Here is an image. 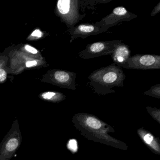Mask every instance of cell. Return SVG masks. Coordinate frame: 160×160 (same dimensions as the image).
Here are the masks:
<instances>
[{"label": "cell", "instance_id": "52a82bcc", "mask_svg": "<svg viewBox=\"0 0 160 160\" xmlns=\"http://www.w3.org/2000/svg\"><path fill=\"white\" fill-rule=\"evenodd\" d=\"M71 36L70 42L78 38L86 39L91 35H97L107 31L105 29L96 26L95 24L83 23L69 29Z\"/></svg>", "mask_w": 160, "mask_h": 160}, {"label": "cell", "instance_id": "5bb4252c", "mask_svg": "<svg viewBox=\"0 0 160 160\" xmlns=\"http://www.w3.org/2000/svg\"><path fill=\"white\" fill-rule=\"evenodd\" d=\"M69 147L70 149L74 151L76 150L77 149V142L76 140L73 139L70 140L69 143Z\"/></svg>", "mask_w": 160, "mask_h": 160}, {"label": "cell", "instance_id": "d6986e66", "mask_svg": "<svg viewBox=\"0 0 160 160\" xmlns=\"http://www.w3.org/2000/svg\"><path fill=\"white\" fill-rule=\"evenodd\" d=\"M37 62L36 61H28L26 63V66L27 67H31L36 66L37 65Z\"/></svg>", "mask_w": 160, "mask_h": 160}, {"label": "cell", "instance_id": "8992f818", "mask_svg": "<svg viewBox=\"0 0 160 160\" xmlns=\"http://www.w3.org/2000/svg\"><path fill=\"white\" fill-rule=\"evenodd\" d=\"M137 17V15L128 12L123 6H119L113 9L109 14L95 24L96 26L107 31L109 28L115 27L120 22H128Z\"/></svg>", "mask_w": 160, "mask_h": 160}, {"label": "cell", "instance_id": "5b68a950", "mask_svg": "<svg viewBox=\"0 0 160 160\" xmlns=\"http://www.w3.org/2000/svg\"><path fill=\"white\" fill-rule=\"evenodd\" d=\"M122 40L99 42L87 45L85 49L78 53V58L83 59L94 58L110 55Z\"/></svg>", "mask_w": 160, "mask_h": 160}, {"label": "cell", "instance_id": "e0dca14e", "mask_svg": "<svg viewBox=\"0 0 160 160\" xmlns=\"http://www.w3.org/2000/svg\"><path fill=\"white\" fill-rule=\"evenodd\" d=\"M153 137L150 134H147L145 137H144V140L146 141L147 144H150L153 140Z\"/></svg>", "mask_w": 160, "mask_h": 160}, {"label": "cell", "instance_id": "7a4b0ae2", "mask_svg": "<svg viewBox=\"0 0 160 160\" xmlns=\"http://www.w3.org/2000/svg\"><path fill=\"white\" fill-rule=\"evenodd\" d=\"M22 136L17 118L0 143V160H10L20 148Z\"/></svg>", "mask_w": 160, "mask_h": 160}, {"label": "cell", "instance_id": "2e32d148", "mask_svg": "<svg viewBox=\"0 0 160 160\" xmlns=\"http://www.w3.org/2000/svg\"><path fill=\"white\" fill-rule=\"evenodd\" d=\"M25 49H26L27 51L33 54H36L38 53V51H37L35 48L30 46L28 45L25 46Z\"/></svg>", "mask_w": 160, "mask_h": 160}, {"label": "cell", "instance_id": "4fadbf2b", "mask_svg": "<svg viewBox=\"0 0 160 160\" xmlns=\"http://www.w3.org/2000/svg\"><path fill=\"white\" fill-rule=\"evenodd\" d=\"M160 12V2L157 4V5L153 8V10L151 13V16L153 17L156 15L157 14Z\"/></svg>", "mask_w": 160, "mask_h": 160}, {"label": "cell", "instance_id": "ba28073f", "mask_svg": "<svg viewBox=\"0 0 160 160\" xmlns=\"http://www.w3.org/2000/svg\"><path fill=\"white\" fill-rule=\"evenodd\" d=\"M57 84L61 87L69 89H76L75 80L77 74L73 72L57 70L53 74Z\"/></svg>", "mask_w": 160, "mask_h": 160}, {"label": "cell", "instance_id": "277c9868", "mask_svg": "<svg viewBox=\"0 0 160 160\" xmlns=\"http://www.w3.org/2000/svg\"><path fill=\"white\" fill-rule=\"evenodd\" d=\"M118 66L121 68L135 70L160 69V56L149 54H136L130 57L124 63Z\"/></svg>", "mask_w": 160, "mask_h": 160}, {"label": "cell", "instance_id": "9a60e30c", "mask_svg": "<svg viewBox=\"0 0 160 160\" xmlns=\"http://www.w3.org/2000/svg\"><path fill=\"white\" fill-rule=\"evenodd\" d=\"M7 78V73L5 70L0 69V82H3Z\"/></svg>", "mask_w": 160, "mask_h": 160}, {"label": "cell", "instance_id": "6da1fadb", "mask_svg": "<svg viewBox=\"0 0 160 160\" xmlns=\"http://www.w3.org/2000/svg\"><path fill=\"white\" fill-rule=\"evenodd\" d=\"M88 78L89 88L95 93L104 95L115 92L113 88H123L126 76L122 68L113 62L92 72Z\"/></svg>", "mask_w": 160, "mask_h": 160}, {"label": "cell", "instance_id": "ac0fdd59", "mask_svg": "<svg viewBox=\"0 0 160 160\" xmlns=\"http://www.w3.org/2000/svg\"><path fill=\"white\" fill-rule=\"evenodd\" d=\"M32 36L41 38L42 36V33L39 30H36L34 31L32 33Z\"/></svg>", "mask_w": 160, "mask_h": 160}, {"label": "cell", "instance_id": "8fae6325", "mask_svg": "<svg viewBox=\"0 0 160 160\" xmlns=\"http://www.w3.org/2000/svg\"><path fill=\"white\" fill-rule=\"evenodd\" d=\"M145 94L156 97H160V84H158L155 86H152L148 91L145 92Z\"/></svg>", "mask_w": 160, "mask_h": 160}, {"label": "cell", "instance_id": "30bf717a", "mask_svg": "<svg viewBox=\"0 0 160 160\" xmlns=\"http://www.w3.org/2000/svg\"><path fill=\"white\" fill-rule=\"evenodd\" d=\"M63 95L58 92H44L41 95L42 99L46 101H57L62 99Z\"/></svg>", "mask_w": 160, "mask_h": 160}, {"label": "cell", "instance_id": "7c38bea8", "mask_svg": "<svg viewBox=\"0 0 160 160\" xmlns=\"http://www.w3.org/2000/svg\"><path fill=\"white\" fill-rule=\"evenodd\" d=\"M87 123L89 127L93 129H99L102 125L100 121L93 118H88L87 120Z\"/></svg>", "mask_w": 160, "mask_h": 160}, {"label": "cell", "instance_id": "3957f363", "mask_svg": "<svg viewBox=\"0 0 160 160\" xmlns=\"http://www.w3.org/2000/svg\"><path fill=\"white\" fill-rule=\"evenodd\" d=\"M78 0H59L57 3V9L63 21L69 29L76 24L85 17L79 12Z\"/></svg>", "mask_w": 160, "mask_h": 160}, {"label": "cell", "instance_id": "9c48e42d", "mask_svg": "<svg viewBox=\"0 0 160 160\" xmlns=\"http://www.w3.org/2000/svg\"><path fill=\"white\" fill-rule=\"evenodd\" d=\"M131 51L129 46L122 42L119 44L111 54L113 63L119 66L124 63L131 56Z\"/></svg>", "mask_w": 160, "mask_h": 160}]
</instances>
